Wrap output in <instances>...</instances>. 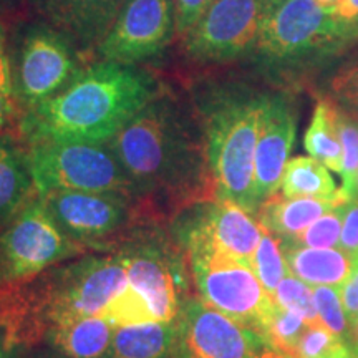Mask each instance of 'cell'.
I'll list each match as a JSON object with an SVG mask.
<instances>
[{"label":"cell","instance_id":"6da1fadb","mask_svg":"<svg viewBox=\"0 0 358 358\" xmlns=\"http://www.w3.org/2000/svg\"><path fill=\"white\" fill-rule=\"evenodd\" d=\"M159 95L153 73L138 65L95 62L50 100L22 113L15 133L24 143H106Z\"/></svg>","mask_w":358,"mask_h":358},{"label":"cell","instance_id":"7a4b0ae2","mask_svg":"<svg viewBox=\"0 0 358 358\" xmlns=\"http://www.w3.org/2000/svg\"><path fill=\"white\" fill-rule=\"evenodd\" d=\"M127 287V266L118 252L62 262L32 280L0 287L3 352L35 345L57 322L92 315L106 319Z\"/></svg>","mask_w":358,"mask_h":358},{"label":"cell","instance_id":"3957f363","mask_svg":"<svg viewBox=\"0 0 358 358\" xmlns=\"http://www.w3.org/2000/svg\"><path fill=\"white\" fill-rule=\"evenodd\" d=\"M106 143L136 196L196 198L203 187L209 169L203 138L171 96L159 93Z\"/></svg>","mask_w":358,"mask_h":358},{"label":"cell","instance_id":"277c9868","mask_svg":"<svg viewBox=\"0 0 358 358\" xmlns=\"http://www.w3.org/2000/svg\"><path fill=\"white\" fill-rule=\"evenodd\" d=\"M264 95L213 92L199 103L201 138L219 199L257 216L254 158Z\"/></svg>","mask_w":358,"mask_h":358},{"label":"cell","instance_id":"5b68a950","mask_svg":"<svg viewBox=\"0 0 358 358\" xmlns=\"http://www.w3.org/2000/svg\"><path fill=\"white\" fill-rule=\"evenodd\" d=\"M174 243V241H173ZM127 266L128 287L108 319L127 325L176 319L187 292L182 250L158 231H136L118 250Z\"/></svg>","mask_w":358,"mask_h":358},{"label":"cell","instance_id":"8992f818","mask_svg":"<svg viewBox=\"0 0 358 358\" xmlns=\"http://www.w3.org/2000/svg\"><path fill=\"white\" fill-rule=\"evenodd\" d=\"M358 38V25L317 0H267L254 52L268 65H290Z\"/></svg>","mask_w":358,"mask_h":358},{"label":"cell","instance_id":"52a82bcc","mask_svg":"<svg viewBox=\"0 0 358 358\" xmlns=\"http://www.w3.org/2000/svg\"><path fill=\"white\" fill-rule=\"evenodd\" d=\"M90 250L58 227L38 192L0 227V287L17 285Z\"/></svg>","mask_w":358,"mask_h":358},{"label":"cell","instance_id":"ba28073f","mask_svg":"<svg viewBox=\"0 0 358 358\" xmlns=\"http://www.w3.org/2000/svg\"><path fill=\"white\" fill-rule=\"evenodd\" d=\"M38 194L52 191H122L134 194L108 143L38 141L27 145Z\"/></svg>","mask_w":358,"mask_h":358},{"label":"cell","instance_id":"9c48e42d","mask_svg":"<svg viewBox=\"0 0 358 358\" xmlns=\"http://www.w3.org/2000/svg\"><path fill=\"white\" fill-rule=\"evenodd\" d=\"M82 53L69 35L47 22L25 25L12 62L22 113L64 92L85 69Z\"/></svg>","mask_w":358,"mask_h":358},{"label":"cell","instance_id":"30bf717a","mask_svg":"<svg viewBox=\"0 0 358 358\" xmlns=\"http://www.w3.org/2000/svg\"><path fill=\"white\" fill-rule=\"evenodd\" d=\"M185 259L199 297L264 338L275 302L252 268L209 250L186 252Z\"/></svg>","mask_w":358,"mask_h":358},{"label":"cell","instance_id":"8fae6325","mask_svg":"<svg viewBox=\"0 0 358 358\" xmlns=\"http://www.w3.org/2000/svg\"><path fill=\"white\" fill-rule=\"evenodd\" d=\"M171 234L182 254L209 250L250 267L262 226L241 206L217 198L182 209L174 219Z\"/></svg>","mask_w":358,"mask_h":358},{"label":"cell","instance_id":"7c38bea8","mask_svg":"<svg viewBox=\"0 0 358 358\" xmlns=\"http://www.w3.org/2000/svg\"><path fill=\"white\" fill-rule=\"evenodd\" d=\"M267 0H213L198 24L182 37L196 62H229L252 52Z\"/></svg>","mask_w":358,"mask_h":358},{"label":"cell","instance_id":"4fadbf2b","mask_svg":"<svg viewBox=\"0 0 358 358\" xmlns=\"http://www.w3.org/2000/svg\"><path fill=\"white\" fill-rule=\"evenodd\" d=\"M174 37V0H123L113 27L95 52L103 60L140 65L159 55Z\"/></svg>","mask_w":358,"mask_h":358},{"label":"cell","instance_id":"5bb4252c","mask_svg":"<svg viewBox=\"0 0 358 358\" xmlns=\"http://www.w3.org/2000/svg\"><path fill=\"white\" fill-rule=\"evenodd\" d=\"M131 196L122 191H52L40 198L66 236L92 249L127 226Z\"/></svg>","mask_w":358,"mask_h":358},{"label":"cell","instance_id":"9a60e30c","mask_svg":"<svg viewBox=\"0 0 358 358\" xmlns=\"http://www.w3.org/2000/svg\"><path fill=\"white\" fill-rule=\"evenodd\" d=\"M176 358H257L264 338L248 327L208 306L203 299H186L178 313Z\"/></svg>","mask_w":358,"mask_h":358},{"label":"cell","instance_id":"2e32d148","mask_svg":"<svg viewBox=\"0 0 358 358\" xmlns=\"http://www.w3.org/2000/svg\"><path fill=\"white\" fill-rule=\"evenodd\" d=\"M297 134V116L285 95H264L254 158V192L259 208L280 189Z\"/></svg>","mask_w":358,"mask_h":358},{"label":"cell","instance_id":"e0dca14e","mask_svg":"<svg viewBox=\"0 0 358 358\" xmlns=\"http://www.w3.org/2000/svg\"><path fill=\"white\" fill-rule=\"evenodd\" d=\"M40 19L69 35L83 52L96 50L123 0H27Z\"/></svg>","mask_w":358,"mask_h":358},{"label":"cell","instance_id":"ac0fdd59","mask_svg":"<svg viewBox=\"0 0 358 358\" xmlns=\"http://www.w3.org/2000/svg\"><path fill=\"white\" fill-rule=\"evenodd\" d=\"M178 317L173 320L116 325L103 358H176Z\"/></svg>","mask_w":358,"mask_h":358},{"label":"cell","instance_id":"d6986e66","mask_svg":"<svg viewBox=\"0 0 358 358\" xmlns=\"http://www.w3.org/2000/svg\"><path fill=\"white\" fill-rule=\"evenodd\" d=\"M348 201L342 189V194L335 198H285L274 194L259 208L257 221L279 237L280 241L294 239L307 229L313 221H317L325 213L332 211Z\"/></svg>","mask_w":358,"mask_h":358},{"label":"cell","instance_id":"ffe728a7","mask_svg":"<svg viewBox=\"0 0 358 358\" xmlns=\"http://www.w3.org/2000/svg\"><path fill=\"white\" fill-rule=\"evenodd\" d=\"M37 192L25 143L15 131L0 134V227Z\"/></svg>","mask_w":358,"mask_h":358},{"label":"cell","instance_id":"44dd1931","mask_svg":"<svg viewBox=\"0 0 358 358\" xmlns=\"http://www.w3.org/2000/svg\"><path fill=\"white\" fill-rule=\"evenodd\" d=\"M113 332L115 325L105 317H73L53 324L43 340L66 358H103Z\"/></svg>","mask_w":358,"mask_h":358},{"label":"cell","instance_id":"7402d4cb","mask_svg":"<svg viewBox=\"0 0 358 358\" xmlns=\"http://www.w3.org/2000/svg\"><path fill=\"white\" fill-rule=\"evenodd\" d=\"M280 248L290 274L299 277L310 287L330 285L340 289L352 271L353 261L340 248H307L292 241H280Z\"/></svg>","mask_w":358,"mask_h":358},{"label":"cell","instance_id":"603a6c76","mask_svg":"<svg viewBox=\"0 0 358 358\" xmlns=\"http://www.w3.org/2000/svg\"><path fill=\"white\" fill-rule=\"evenodd\" d=\"M280 194L285 198H335L342 187L335 186L329 168L312 156H297L287 161L280 182Z\"/></svg>","mask_w":358,"mask_h":358},{"label":"cell","instance_id":"cb8c5ba5","mask_svg":"<svg viewBox=\"0 0 358 358\" xmlns=\"http://www.w3.org/2000/svg\"><path fill=\"white\" fill-rule=\"evenodd\" d=\"M308 156L320 161L332 171H342V145L337 128V103L320 100L313 108V115L303 136Z\"/></svg>","mask_w":358,"mask_h":358},{"label":"cell","instance_id":"d4e9b609","mask_svg":"<svg viewBox=\"0 0 358 358\" xmlns=\"http://www.w3.org/2000/svg\"><path fill=\"white\" fill-rule=\"evenodd\" d=\"M250 268L257 275V279L261 280V284L267 290V294L274 299L277 285L280 284V280L287 274L289 268L287 262H285L284 252H282L280 239L272 234L271 231H267L264 226L261 241H259L252 262H250Z\"/></svg>","mask_w":358,"mask_h":358},{"label":"cell","instance_id":"484cf974","mask_svg":"<svg viewBox=\"0 0 358 358\" xmlns=\"http://www.w3.org/2000/svg\"><path fill=\"white\" fill-rule=\"evenodd\" d=\"M292 358H353V343L317 322L308 324Z\"/></svg>","mask_w":358,"mask_h":358},{"label":"cell","instance_id":"4316f807","mask_svg":"<svg viewBox=\"0 0 358 358\" xmlns=\"http://www.w3.org/2000/svg\"><path fill=\"white\" fill-rule=\"evenodd\" d=\"M337 128L342 145V189L348 199H353L358 176V116L337 105Z\"/></svg>","mask_w":358,"mask_h":358},{"label":"cell","instance_id":"83f0119b","mask_svg":"<svg viewBox=\"0 0 358 358\" xmlns=\"http://www.w3.org/2000/svg\"><path fill=\"white\" fill-rule=\"evenodd\" d=\"M22 118L13 83L12 58L8 55L7 29L0 22V133L15 131Z\"/></svg>","mask_w":358,"mask_h":358},{"label":"cell","instance_id":"f1b7e54d","mask_svg":"<svg viewBox=\"0 0 358 358\" xmlns=\"http://www.w3.org/2000/svg\"><path fill=\"white\" fill-rule=\"evenodd\" d=\"M307 327L308 322L303 319L301 313L289 310V308H284L275 303L274 310L271 313V319H268L264 340L292 358L297 342L301 340Z\"/></svg>","mask_w":358,"mask_h":358},{"label":"cell","instance_id":"f546056e","mask_svg":"<svg viewBox=\"0 0 358 358\" xmlns=\"http://www.w3.org/2000/svg\"><path fill=\"white\" fill-rule=\"evenodd\" d=\"M347 204V203H345ZM345 204L338 206L332 211L325 213L317 221H313L306 231L295 236L292 241L295 244L307 245L317 249H335L340 248V234H342V222Z\"/></svg>","mask_w":358,"mask_h":358},{"label":"cell","instance_id":"4dcf8cb0","mask_svg":"<svg viewBox=\"0 0 358 358\" xmlns=\"http://www.w3.org/2000/svg\"><path fill=\"white\" fill-rule=\"evenodd\" d=\"M274 302L277 306L301 313L308 324L319 322L315 303H313V289L290 272H287L284 279L280 280V284L277 285Z\"/></svg>","mask_w":358,"mask_h":358},{"label":"cell","instance_id":"1f68e13d","mask_svg":"<svg viewBox=\"0 0 358 358\" xmlns=\"http://www.w3.org/2000/svg\"><path fill=\"white\" fill-rule=\"evenodd\" d=\"M313 289V303H315L319 322L334 334L350 340V319L343 308L342 297L337 287L317 285Z\"/></svg>","mask_w":358,"mask_h":358},{"label":"cell","instance_id":"d6a6232c","mask_svg":"<svg viewBox=\"0 0 358 358\" xmlns=\"http://www.w3.org/2000/svg\"><path fill=\"white\" fill-rule=\"evenodd\" d=\"M213 0H174L176 8V37L182 38L198 24Z\"/></svg>","mask_w":358,"mask_h":358},{"label":"cell","instance_id":"836d02e7","mask_svg":"<svg viewBox=\"0 0 358 358\" xmlns=\"http://www.w3.org/2000/svg\"><path fill=\"white\" fill-rule=\"evenodd\" d=\"M340 249L345 250L352 261L358 259V198L348 199L343 211Z\"/></svg>","mask_w":358,"mask_h":358},{"label":"cell","instance_id":"e575fe53","mask_svg":"<svg viewBox=\"0 0 358 358\" xmlns=\"http://www.w3.org/2000/svg\"><path fill=\"white\" fill-rule=\"evenodd\" d=\"M335 96L338 98L350 113L358 116V66L348 69L335 77L332 83Z\"/></svg>","mask_w":358,"mask_h":358},{"label":"cell","instance_id":"d590c367","mask_svg":"<svg viewBox=\"0 0 358 358\" xmlns=\"http://www.w3.org/2000/svg\"><path fill=\"white\" fill-rule=\"evenodd\" d=\"M340 297H342L343 308H345L348 319H355L358 315V259L353 261L352 271L347 280L343 282L342 287L338 289Z\"/></svg>","mask_w":358,"mask_h":358},{"label":"cell","instance_id":"8d00e7d4","mask_svg":"<svg viewBox=\"0 0 358 358\" xmlns=\"http://www.w3.org/2000/svg\"><path fill=\"white\" fill-rule=\"evenodd\" d=\"M334 13L348 24L358 25V0H342Z\"/></svg>","mask_w":358,"mask_h":358},{"label":"cell","instance_id":"74e56055","mask_svg":"<svg viewBox=\"0 0 358 358\" xmlns=\"http://www.w3.org/2000/svg\"><path fill=\"white\" fill-rule=\"evenodd\" d=\"M257 358H290V357L285 355V353L280 352L279 348L272 347L271 343H267L266 340H264L257 348Z\"/></svg>","mask_w":358,"mask_h":358},{"label":"cell","instance_id":"f35d334b","mask_svg":"<svg viewBox=\"0 0 358 358\" xmlns=\"http://www.w3.org/2000/svg\"><path fill=\"white\" fill-rule=\"evenodd\" d=\"M350 340L358 345V315L350 320Z\"/></svg>","mask_w":358,"mask_h":358},{"label":"cell","instance_id":"ab89813d","mask_svg":"<svg viewBox=\"0 0 358 358\" xmlns=\"http://www.w3.org/2000/svg\"><path fill=\"white\" fill-rule=\"evenodd\" d=\"M340 2H342V0H317V3H319V6L327 8V10H332V12L338 7Z\"/></svg>","mask_w":358,"mask_h":358},{"label":"cell","instance_id":"60d3db41","mask_svg":"<svg viewBox=\"0 0 358 358\" xmlns=\"http://www.w3.org/2000/svg\"><path fill=\"white\" fill-rule=\"evenodd\" d=\"M0 358H19V350L3 352V355H2V353H0Z\"/></svg>","mask_w":358,"mask_h":358},{"label":"cell","instance_id":"b9f144b4","mask_svg":"<svg viewBox=\"0 0 358 358\" xmlns=\"http://www.w3.org/2000/svg\"><path fill=\"white\" fill-rule=\"evenodd\" d=\"M40 358H66V357H64V355H60V353H53V355H43V357H40Z\"/></svg>","mask_w":358,"mask_h":358},{"label":"cell","instance_id":"7bdbcfd3","mask_svg":"<svg viewBox=\"0 0 358 358\" xmlns=\"http://www.w3.org/2000/svg\"><path fill=\"white\" fill-rule=\"evenodd\" d=\"M353 358H358V345H357V343H353Z\"/></svg>","mask_w":358,"mask_h":358},{"label":"cell","instance_id":"ee69618b","mask_svg":"<svg viewBox=\"0 0 358 358\" xmlns=\"http://www.w3.org/2000/svg\"><path fill=\"white\" fill-rule=\"evenodd\" d=\"M355 198H358V176H357V194H355Z\"/></svg>","mask_w":358,"mask_h":358},{"label":"cell","instance_id":"f6af8a7d","mask_svg":"<svg viewBox=\"0 0 358 358\" xmlns=\"http://www.w3.org/2000/svg\"><path fill=\"white\" fill-rule=\"evenodd\" d=\"M0 134H2V133H0Z\"/></svg>","mask_w":358,"mask_h":358},{"label":"cell","instance_id":"bcb514c9","mask_svg":"<svg viewBox=\"0 0 358 358\" xmlns=\"http://www.w3.org/2000/svg\"><path fill=\"white\" fill-rule=\"evenodd\" d=\"M355 116H357V115H355Z\"/></svg>","mask_w":358,"mask_h":358}]
</instances>
